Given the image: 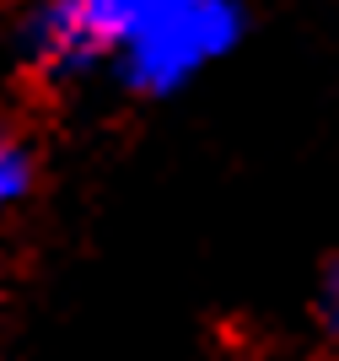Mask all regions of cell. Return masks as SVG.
I'll return each mask as SVG.
<instances>
[{"label": "cell", "instance_id": "obj_4", "mask_svg": "<svg viewBox=\"0 0 339 361\" xmlns=\"http://www.w3.org/2000/svg\"><path fill=\"white\" fill-rule=\"evenodd\" d=\"M318 324L339 340V259L323 270V281H318Z\"/></svg>", "mask_w": 339, "mask_h": 361}, {"label": "cell", "instance_id": "obj_2", "mask_svg": "<svg viewBox=\"0 0 339 361\" xmlns=\"http://www.w3.org/2000/svg\"><path fill=\"white\" fill-rule=\"evenodd\" d=\"M22 54L38 75H81L92 71L97 60H108L103 44H97V32L81 22L70 0H44L38 11L22 22Z\"/></svg>", "mask_w": 339, "mask_h": 361}, {"label": "cell", "instance_id": "obj_3", "mask_svg": "<svg viewBox=\"0 0 339 361\" xmlns=\"http://www.w3.org/2000/svg\"><path fill=\"white\" fill-rule=\"evenodd\" d=\"M32 183H38V162H32V151L22 140L0 135V211H11L22 200L32 195Z\"/></svg>", "mask_w": 339, "mask_h": 361}, {"label": "cell", "instance_id": "obj_1", "mask_svg": "<svg viewBox=\"0 0 339 361\" xmlns=\"http://www.w3.org/2000/svg\"><path fill=\"white\" fill-rule=\"evenodd\" d=\"M242 38L237 0H130L108 38V60L146 97L189 87L199 71L226 60Z\"/></svg>", "mask_w": 339, "mask_h": 361}]
</instances>
